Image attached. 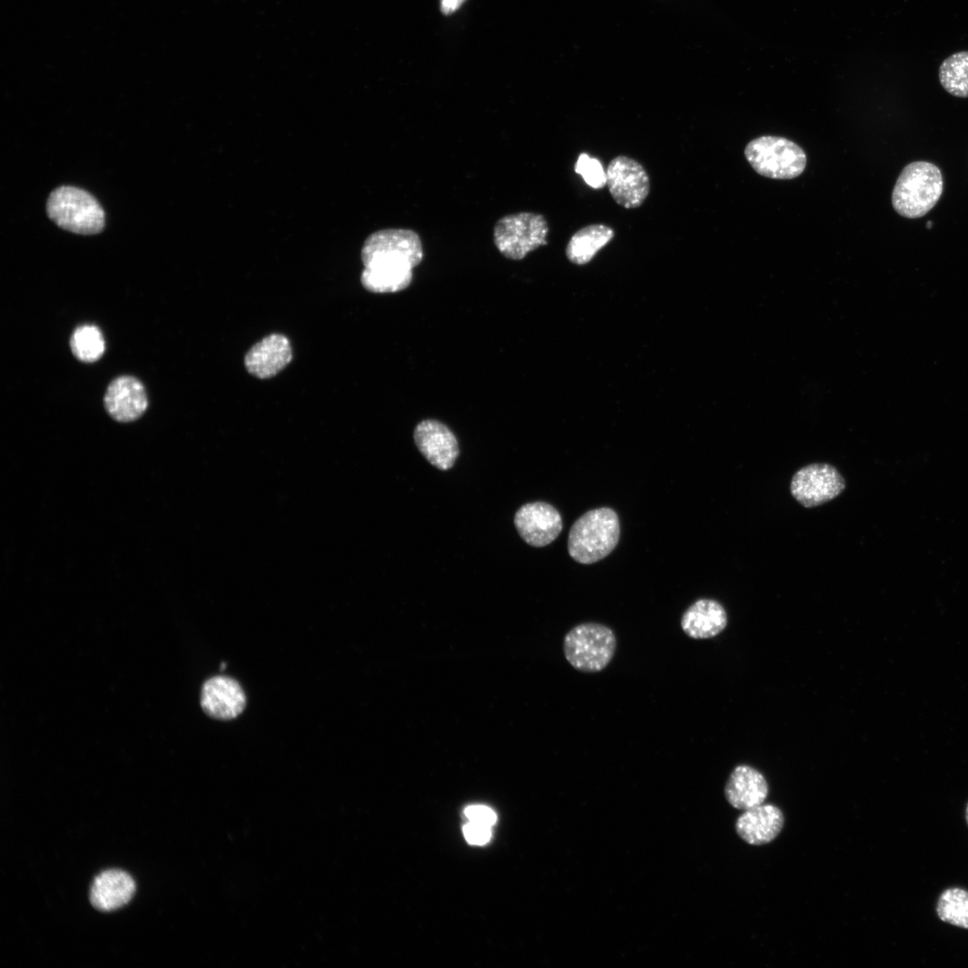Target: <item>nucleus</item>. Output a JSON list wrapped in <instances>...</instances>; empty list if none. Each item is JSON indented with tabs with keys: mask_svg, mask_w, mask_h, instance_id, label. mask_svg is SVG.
<instances>
[{
	"mask_svg": "<svg viewBox=\"0 0 968 968\" xmlns=\"http://www.w3.org/2000/svg\"><path fill=\"white\" fill-rule=\"evenodd\" d=\"M465 0H441V10L445 14L455 12Z\"/></svg>",
	"mask_w": 968,
	"mask_h": 968,
	"instance_id": "obj_26",
	"label": "nucleus"
},
{
	"mask_svg": "<svg viewBox=\"0 0 968 968\" xmlns=\"http://www.w3.org/2000/svg\"><path fill=\"white\" fill-rule=\"evenodd\" d=\"M744 154L757 174L773 179L797 177L807 165L802 148L781 136L757 137L747 144Z\"/></svg>",
	"mask_w": 968,
	"mask_h": 968,
	"instance_id": "obj_6",
	"label": "nucleus"
},
{
	"mask_svg": "<svg viewBox=\"0 0 968 968\" xmlns=\"http://www.w3.org/2000/svg\"><path fill=\"white\" fill-rule=\"evenodd\" d=\"M135 892L133 877L120 869H108L97 875L91 886L90 900L99 911H114L125 905Z\"/></svg>",
	"mask_w": 968,
	"mask_h": 968,
	"instance_id": "obj_17",
	"label": "nucleus"
},
{
	"mask_svg": "<svg viewBox=\"0 0 968 968\" xmlns=\"http://www.w3.org/2000/svg\"><path fill=\"white\" fill-rule=\"evenodd\" d=\"M73 354L81 361L91 363L102 356L105 341L98 327L85 324L78 327L70 341Z\"/></svg>",
	"mask_w": 968,
	"mask_h": 968,
	"instance_id": "obj_22",
	"label": "nucleus"
},
{
	"mask_svg": "<svg viewBox=\"0 0 968 968\" xmlns=\"http://www.w3.org/2000/svg\"><path fill=\"white\" fill-rule=\"evenodd\" d=\"M937 913L941 920L968 929V891L957 887L945 890L938 898Z\"/></svg>",
	"mask_w": 968,
	"mask_h": 968,
	"instance_id": "obj_21",
	"label": "nucleus"
},
{
	"mask_svg": "<svg viewBox=\"0 0 968 968\" xmlns=\"http://www.w3.org/2000/svg\"><path fill=\"white\" fill-rule=\"evenodd\" d=\"M943 187V177L938 166L924 160L909 163L894 186L893 208L904 218H920L938 203Z\"/></svg>",
	"mask_w": 968,
	"mask_h": 968,
	"instance_id": "obj_3",
	"label": "nucleus"
},
{
	"mask_svg": "<svg viewBox=\"0 0 968 968\" xmlns=\"http://www.w3.org/2000/svg\"><path fill=\"white\" fill-rule=\"evenodd\" d=\"M47 213L61 229L82 235L101 232L105 227V212L97 199L87 191L63 186L51 192L47 202Z\"/></svg>",
	"mask_w": 968,
	"mask_h": 968,
	"instance_id": "obj_4",
	"label": "nucleus"
},
{
	"mask_svg": "<svg viewBox=\"0 0 968 968\" xmlns=\"http://www.w3.org/2000/svg\"><path fill=\"white\" fill-rule=\"evenodd\" d=\"M784 825L782 811L774 804H761L744 810L737 818L735 830L747 843L763 845L774 841Z\"/></svg>",
	"mask_w": 968,
	"mask_h": 968,
	"instance_id": "obj_14",
	"label": "nucleus"
},
{
	"mask_svg": "<svg viewBox=\"0 0 968 968\" xmlns=\"http://www.w3.org/2000/svg\"><path fill=\"white\" fill-rule=\"evenodd\" d=\"M418 233L408 229H385L369 235L361 248L364 269L360 282L374 293H394L407 289L412 270L422 261Z\"/></svg>",
	"mask_w": 968,
	"mask_h": 968,
	"instance_id": "obj_1",
	"label": "nucleus"
},
{
	"mask_svg": "<svg viewBox=\"0 0 968 968\" xmlns=\"http://www.w3.org/2000/svg\"><path fill=\"white\" fill-rule=\"evenodd\" d=\"M465 815L471 822L491 826L496 823V813L487 806L472 805L465 808Z\"/></svg>",
	"mask_w": 968,
	"mask_h": 968,
	"instance_id": "obj_25",
	"label": "nucleus"
},
{
	"mask_svg": "<svg viewBox=\"0 0 968 968\" xmlns=\"http://www.w3.org/2000/svg\"><path fill=\"white\" fill-rule=\"evenodd\" d=\"M728 616L724 607L712 599H699L682 614L680 627L693 639H708L726 627Z\"/></svg>",
	"mask_w": 968,
	"mask_h": 968,
	"instance_id": "obj_18",
	"label": "nucleus"
},
{
	"mask_svg": "<svg viewBox=\"0 0 968 968\" xmlns=\"http://www.w3.org/2000/svg\"><path fill=\"white\" fill-rule=\"evenodd\" d=\"M619 535V520L613 509H592L571 526L567 539L568 553L580 564L598 562L616 548Z\"/></svg>",
	"mask_w": 968,
	"mask_h": 968,
	"instance_id": "obj_2",
	"label": "nucleus"
},
{
	"mask_svg": "<svg viewBox=\"0 0 968 968\" xmlns=\"http://www.w3.org/2000/svg\"><path fill=\"white\" fill-rule=\"evenodd\" d=\"M575 171L581 175L585 183L592 188L600 189L606 186V171L601 163L598 159L587 153H581L578 156Z\"/></svg>",
	"mask_w": 968,
	"mask_h": 968,
	"instance_id": "obj_23",
	"label": "nucleus"
},
{
	"mask_svg": "<svg viewBox=\"0 0 968 968\" xmlns=\"http://www.w3.org/2000/svg\"><path fill=\"white\" fill-rule=\"evenodd\" d=\"M617 638L613 630L600 623L586 622L571 628L565 635L563 652L576 670L595 673L604 670L613 659Z\"/></svg>",
	"mask_w": 968,
	"mask_h": 968,
	"instance_id": "obj_5",
	"label": "nucleus"
},
{
	"mask_svg": "<svg viewBox=\"0 0 968 968\" xmlns=\"http://www.w3.org/2000/svg\"><path fill=\"white\" fill-rule=\"evenodd\" d=\"M514 523L521 538L536 548L550 544L563 529L559 512L542 501L522 506L514 514Z\"/></svg>",
	"mask_w": 968,
	"mask_h": 968,
	"instance_id": "obj_10",
	"label": "nucleus"
},
{
	"mask_svg": "<svg viewBox=\"0 0 968 968\" xmlns=\"http://www.w3.org/2000/svg\"><path fill=\"white\" fill-rule=\"evenodd\" d=\"M769 786L764 774L748 765H739L730 773L724 795L733 808L747 810L765 802Z\"/></svg>",
	"mask_w": 968,
	"mask_h": 968,
	"instance_id": "obj_16",
	"label": "nucleus"
},
{
	"mask_svg": "<svg viewBox=\"0 0 968 968\" xmlns=\"http://www.w3.org/2000/svg\"><path fill=\"white\" fill-rule=\"evenodd\" d=\"M614 237V229L605 224L584 226L571 236L566 246V256L572 264L584 265L611 242Z\"/></svg>",
	"mask_w": 968,
	"mask_h": 968,
	"instance_id": "obj_19",
	"label": "nucleus"
},
{
	"mask_svg": "<svg viewBox=\"0 0 968 968\" xmlns=\"http://www.w3.org/2000/svg\"><path fill=\"white\" fill-rule=\"evenodd\" d=\"M942 87L951 95L968 98V51H960L946 57L938 70Z\"/></svg>",
	"mask_w": 968,
	"mask_h": 968,
	"instance_id": "obj_20",
	"label": "nucleus"
},
{
	"mask_svg": "<svg viewBox=\"0 0 968 968\" xmlns=\"http://www.w3.org/2000/svg\"><path fill=\"white\" fill-rule=\"evenodd\" d=\"M845 480L828 463H811L798 470L791 478L792 497L805 507L831 501L845 489Z\"/></svg>",
	"mask_w": 968,
	"mask_h": 968,
	"instance_id": "obj_8",
	"label": "nucleus"
},
{
	"mask_svg": "<svg viewBox=\"0 0 968 968\" xmlns=\"http://www.w3.org/2000/svg\"><path fill=\"white\" fill-rule=\"evenodd\" d=\"M606 186L613 200L626 209L640 207L650 193V177L644 166L633 158L618 155L606 169Z\"/></svg>",
	"mask_w": 968,
	"mask_h": 968,
	"instance_id": "obj_9",
	"label": "nucleus"
},
{
	"mask_svg": "<svg viewBox=\"0 0 968 968\" xmlns=\"http://www.w3.org/2000/svg\"><path fill=\"white\" fill-rule=\"evenodd\" d=\"M415 444L434 467L441 471L451 469L459 456L458 441L454 434L444 423L436 419H425L415 428Z\"/></svg>",
	"mask_w": 968,
	"mask_h": 968,
	"instance_id": "obj_11",
	"label": "nucleus"
},
{
	"mask_svg": "<svg viewBox=\"0 0 968 968\" xmlns=\"http://www.w3.org/2000/svg\"><path fill=\"white\" fill-rule=\"evenodd\" d=\"M104 405L108 414L119 422H130L146 411L148 399L143 384L131 376H121L108 385Z\"/></svg>",
	"mask_w": 968,
	"mask_h": 968,
	"instance_id": "obj_13",
	"label": "nucleus"
},
{
	"mask_svg": "<svg viewBox=\"0 0 968 968\" xmlns=\"http://www.w3.org/2000/svg\"><path fill=\"white\" fill-rule=\"evenodd\" d=\"M965 817H966V821H967V824H968V804H967V807H966Z\"/></svg>",
	"mask_w": 968,
	"mask_h": 968,
	"instance_id": "obj_27",
	"label": "nucleus"
},
{
	"mask_svg": "<svg viewBox=\"0 0 968 968\" xmlns=\"http://www.w3.org/2000/svg\"><path fill=\"white\" fill-rule=\"evenodd\" d=\"M201 706L210 717L231 720L245 709L246 696L238 681L226 676L206 680L201 690Z\"/></svg>",
	"mask_w": 968,
	"mask_h": 968,
	"instance_id": "obj_12",
	"label": "nucleus"
},
{
	"mask_svg": "<svg viewBox=\"0 0 968 968\" xmlns=\"http://www.w3.org/2000/svg\"><path fill=\"white\" fill-rule=\"evenodd\" d=\"M292 359L289 339L280 333L264 337L255 344L245 356V366L249 374L266 379L274 376Z\"/></svg>",
	"mask_w": 968,
	"mask_h": 968,
	"instance_id": "obj_15",
	"label": "nucleus"
},
{
	"mask_svg": "<svg viewBox=\"0 0 968 968\" xmlns=\"http://www.w3.org/2000/svg\"><path fill=\"white\" fill-rule=\"evenodd\" d=\"M549 224L540 213L523 212L500 218L493 231L494 243L506 258L521 260L547 245Z\"/></svg>",
	"mask_w": 968,
	"mask_h": 968,
	"instance_id": "obj_7",
	"label": "nucleus"
},
{
	"mask_svg": "<svg viewBox=\"0 0 968 968\" xmlns=\"http://www.w3.org/2000/svg\"><path fill=\"white\" fill-rule=\"evenodd\" d=\"M463 834L469 843L483 845L490 839V826L470 821L463 827Z\"/></svg>",
	"mask_w": 968,
	"mask_h": 968,
	"instance_id": "obj_24",
	"label": "nucleus"
}]
</instances>
